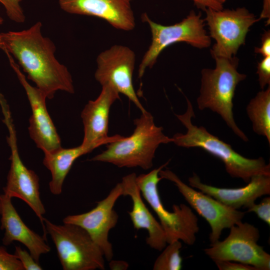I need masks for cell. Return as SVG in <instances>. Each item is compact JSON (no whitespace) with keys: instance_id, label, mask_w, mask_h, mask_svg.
<instances>
[{"instance_id":"cell-8","label":"cell","mask_w":270,"mask_h":270,"mask_svg":"<svg viewBox=\"0 0 270 270\" xmlns=\"http://www.w3.org/2000/svg\"><path fill=\"white\" fill-rule=\"evenodd\" d=\"M204 20L214 40L210 54L213 58H231L236 56L239 48L244 44L250 27L260 19L244 7L236 9L214 10L207 8Z\"/></svg>"},{"instance_id":"cell-32","label":"cell","mask_w":270,"mask_h":270,"mask_svg":"<svg viewBox=\"0 0 270 270\" xmlns=\"http://www.w3.org/2000/svg\"><path fill=\"white\" fill-rule=\"evenodd\" d=\"M109 266L112 270H126L128 267V264L124 260H110Z\"/></svg>"},{"instance_id":"cell-10","label":"cell","mask_w":270,"mask_h":270,"mask_svg":"<svg viewBox=\"0 0 270 270\" xmlns=\"http://www.w3.org/2000/svg\"><path fill=\"white\" fill-rule=\"evenodd\" d=\"M3 122L8 131L7 141L11 150L10 169L4 194L10 198H18L26 202L35 212L42 224L44 237L46 239V230L42 215L46 210L41 201L40 194L39 178L36 173L24 164L20 156L17 146L15 128L9 108L2 110Z\"/></svg>"},{"instance_id":"cell-17","label":"cell","mask_w":270,"mask_h":270,"mask_svg":"<svg viewBox=\"0 0 270 270\" xmlns=\"http://www.w3.org/2000/svg\"><path fill=\"white\" fill-rule=\"evenodd\" d=\"M189 186L214 198L234 210L246 208L256 200L270 194V175L260 174L252 176L246 185L238 188H222L202 182L195 173L188 179Z\"/></svg>"},{"instance_id":"cell-7","label":"cell","mask_w":270,"mask_h":270,"mask_svg":"<svg viewBox=\"0 0 270 270\" xmlns=\"http://www.w3.org/2000/svg\"><path fill=\"white\" fill-rule=\"evenodd\" d=\"M64 270H104V256L88 233L76 224L57 225L44 218Z\"/></svg>"},{"instance_id":"cell-26","label":"cell","mask_w":270,"mask_h":270,"mask_svg":"<svg viewBox=\"0 0 270 270\" xmlns=\"http://www.w3.org/2000/svg\"><path fill=\"white\" fill-rule=\"evenodd\" d=\"M256 74L262 90H264L266 86H270V56L263 57V58L258 62Z\"/></svg>"},{"instance_id":"cell-31","label":"cell","mask_w":270,"mask_h":270,"mask_svg":"<svg viewBox=\"0 0 270 270\" xmlns=\"http://www.w3.org/2000/svg\"><path fill=\"white\" fill-rule=\"evenodd\" d=\"M260 20L266 18V25H268L270 22V0H263L262 10L261 12Z\"/></svg>"},{"instance_id":"cell-35","label":"cell","mask_w":270,"mask_h":270,"mask_svg":"<svg viewBox=\"0 0 270 270\" xmlns=\"http://www.w3.org/2000/svg\"><path fill=\"white\" fill-rule=\"evenodd\" d=\"M129 0L130 2V1H132V0Z\"/></svg>"},{"instance_id":"cell-14","label":"cell","mask_w":270,"mask_h":270,"mask_svg":"<svg viewBox=\"0 0 270 270\" xmlns=\"http://www.w3.org/2000/svg\"><path fill=\"white\" fill-rule=\"evenodd\" d=\"M4 53L26 92L30 106L32 114L28 128L30 137L44 153L61 148L60 138L46 108V97L38 88L30 84L12 56L7 52Z\"/></svg>"},{"instance_id":"cell-21","label":"cell","mask_w":270,"mask_h":270,"mask_svg":"<svg viewBox=\"0 0 270 270\" xmlns=\"http://www.w3.org/2000/svg\"><path fill=\"white\" fill-rule=\"evenodd\" d=\"M246 111L254 132L264 136L270 144V86L250 100Z\"/></svg>"},{"instance_id":"cell-18","label":"cell","mask_w":270,"mask_h":270,"mask_svg":"<svg viewBox=\"0 0 270 270\" xmlns=\"http://www.w3.org/2000/svg\"><path fill=\"white\" fill-rule=\"evenodd\" d=\"M11 199L4 194L0 195V228L4 230L2 243L5 246L10 244L14 241L22 243L39 263L40 256L48 252L50 248L46 242V239L44 236L32 231L24 222Z\"/></svg>"},{"instance_id":"cell-3","label":"cell","mask_w":270,"mask_h":270,"mask_svg":"<svg viewBox=\"0 0 270 270\" xmlns=\"http://www.w3.org/2000/svg\"><path fill=\"white\" fill-rule=\"evenodd\" d=\"M134 124L135 128L130 136H122L110 142L105 150L90 160L110 163L119 168H152L158 148L172 142V139L164 134L162 127L155 124L148 111L142 112Z\"/></svg>"},{"instance_id":"cell-30","label":"cell","mask_w":270,"mask_h":270,"mask_svg":"<svg viewBox=\"0 0 270 270\" xmlns=\"http://www.w3.org/2000/svg\"><path fill=\"white\" fill-rule=\"evenodd\" d=\"M194 4L199 9L205 10L207 8L221 10L224 8L223 4L216 0H192Z\"/></svg>"},{"instance_id":"cell-33","label":"cell","mask_w":270,"mask_h":270,"mask_svg":"<svg viewBox=\"0 0 270 270\" xmlns=\"http://www.w3.org/2000/svg\"><path fill=\"white\" fill-rule=\"evenodd\" d=\"M216 2H218L223 4L224 2H225L226 0H216Z\"/></svg>"},{"instance_id":"cell-6","label":"cell","mask_w":270,"mask_h":270,"mask_svg":"<svg viewBox=\"0 0 270 270\" xmlns=\"http://www.w3.org/2000/svg\"><path fill=\"white\" fill-rule=\"evenodd\" d=\"M143 22L148 24L152 34V42L145 52L138 70L141 78L148 68H152L160 54L168 46L177 42H186L198 48H204L211 44V38L204 28V20L201 12L192 10L182 21L164 26L152 20L146 14L142 15Z\"/></svg>"},{"instance_id":"cell-29","label":"cell","mask_w":270,"mask_h":270,"mask_svg":"<svg viewBox=\"0 0 270 270\" xmlns=\"http://www.w3.org/2000/svg\"><path fill=\"white\" fill-rule=\"evenodd\" d=\"M261 46L255 47L254 52L260 54L263 57L270 56V30H265L262 36Z\"/></svg>"},{"instance_id":"cell-12","label":"cell","mask_w":270,"mask_h":270,"mask_svg":"<svg viewBox=\"0 0 270 270\" xmlns=\"http://www.w3.org/2000/svg\"><path fill=\"white\" fill-rule=\"evenodd\" d=\"M136 58L135 53L130 48L114 45L98 55L94 78L102 86L108 85L124 95L143 112L146 110L141 104L132 82Z\"/></svg>"},{"instance_id":"cell-23","label":"cell","mask_w":270,"mask_h":270,"mask_svg":"<svg viewBox=\"0 0 270 270\" xmlns=\"http://www.w3.org/2000/svg\"><path fill=\"white\" fill-rule=\"evenodd\" d=\"M22 0H0L8 18L16 23L24 22L26 16L21 6Z\"/></svg>"},{"instance_id":"cell-25","label":"cell","mask_w":270,"mask_h":270,"mask_svg":"<svg viewBox=\"0 0 270 270\" xmlns=\"http://www.w3.org/2000/svg\"><path fill=\"white\" fill-rule=\"evenodd\" d=\"M247 212H252L256 214L258 218L270 225V197L266 196L258 204L255 202L246 208Z\"/></svg>"},{"instance_id":"cell-2","label":"cell","mask_w":270,"mask_h":270,"mask_svg":"<svg viewBox=\"0 0 270 270\" xmlns=\"http://www.w3.org/2000/svg\"><path fill=\"white\" fill-rule=\"evenodd\" d=\"M187 108L182 114H175L186 129L185 134L176 133L172 138V142L178 146L200 148L218 158L224 163L226 172L232 178L242 179L246 183L256 175H270V164L262 157L246 158L238 153L232 146L209 132L202 126L192 124L196 117L192 104L185 96Z\"/></svg>"},{"instance_id":"cell-11","label":"cell","mask_w":270,"mask_h":270,"mask_svg":"<svg viewBox=\"0 0 270 270\" xmlns=\"http://www.w3.org/2000/svg\"><path fill=\"white\" fill-rule=\"evenodd\" d=\"M159 176L172 182L185 200L210 224L211 244L220 240L222 232L242 221L245 213L221 203L210 196L197 191L184 182L173 172L162 169Z\"/></svg>"},{"instance_id":"cell-5","label":"cell","mask_w":270,"mask_h":270,"mask_svg":"<svg viewBox=\"0 0 270 270\" xmlns=\"http://www.w3.org/2000/svg\"><path fill=\"white\" fill-rule=\"evenodd\" d=\"M169 162L148 174L136 176V182L141 194L159 218L167 244L178 240L186 244L192 245L200 229L197 216L190 207L184 204H174L173 211H168L164 206L159 194L158 184L162 179L159 172Z\"/></svg>"},{"instance_id":"cell-22","label":"cell","mask_w":270,"mask_h":270,"mask_svg":"<svg viewBox=\"0 0 270 270\" xmlns=\"http://www.w3.org/2000/svg\"><path fill=\"white\" fill-rule=\"evenodd\" d=\"M182 244L180 240L168 244L156 260L154 270H180L182 267V258L180 254Z\"/></svg>"},{"instance_id":"cell-1","label":"cell","mask_w":270,"mask_h":270,"mask_svg":"<svg viewBox=\"0 0 270 270\" xmlns=\"http://www.w3.org/2000/svg\"><path fill=\"white\" fill-rule=\"evenodd\" d=\"M42 27L37 22L26 30L0 33V48L14 56L46 99L52 98L58 90L74 94L72 75L56 59V46L43 36Z\"/></svg>"},{"instance_id":"cell-15","label":"cell","mask_w":270,"mask_h":270,"mask_svg":"<svg viewBox=\"0 0 270 270\" xmlns=\"http://www.w3.org/2000/svg\"><path fill=\"white\" fill-rule=\"evenodd\" d=\"M102 86L98 97L94 100H89L81 113L84 130L81 144L88 153L122 136L118 134L108 136L110 109L112 104L120 98V94L108 85Z\"/></svg>"},{"instance_id":"cell-9","label":"cell","mask_w":270,"mask_h":270,"mask_svg":"<svg viewBox=\"0 0 270 270\" xmlns=\"http://www.w3.org/2000/svg\"><path fill=\"white\" fill-rule=\"evenodd\" d=\"M228 236L204 250L213 261L229 260L252 266L257 270L270 269V255L258 243V228L242 221L230 228Z\"/></svg>"},{"instance_id":"cell-28","label":"cell","mask_w":270,"mask_h":270,"mask_svg":"<svg viewBox=\"0 0 270 270\" xmlns=\"http://www.w3.org/2000/svg\"><path fill=\"white\" fill-rule=\"evenodd\" d=\"M214 262L220 270H257L252 266L236 262L217 260Z\"/></svg>"},{"instance_id":"cell-16","label":"cell","mask_w":270,"mask_h":270,"mask_svg":"<svg viewBox=\"0 0 270 270\" xmlns=\"http://www.w3.org/2000/svg\"><path fill=\"white\" fill-rule=\"evenodd\" d=\"M58 4L68 13L97 17L118 30L130 31L136 26L128 0H58Z\"/></svg>"},{"instance_id":"cell-19","label":"cell","mask_w":270,"mask_h":270,"mask_svg":"<svg viewBox=\"0 0 270 270\" xmlns=\"http://www.w3.org/2000/svg\"><path fill=\"white\" fill-rule=\"evenodd\" d=\"M136 177V174L133 172L124 176L120 182L122 196H130L132 202V209L128 213L134 228L145 229L148 232L147 244L153 249L162 251L167 244L164 232L144 204Z\"/></svg>"},{"instance_id":"cell-27","label":"cell","mask_w":270,"mask_h":270,"mask_svg":"<svg viewBox=\"0 0 270 270\" xmlns=\"http://www.w3.org/2000/svg\"><path fill=\"white\" fill-rule=\"evenodd\" d=\"M20 260L24 270H42V268L37 262L30 253L22 249L20 246H16L14 254Z\"/></svg>"},{"instance_id":"cell-20","label":"cell","mask_w":270,"mask_h":270,"mask_svg":"<svg viewBox=\"0 0 270 270\" xmlns=\"http://www.w3.org/2000/svg\"><path fill=\"white\" fill-rule=\"evenodd\" d=\"M88 153L82 144L72 148L61 147L52 152L44 153L43 164L52 174L49 188L52 194L58 195L62 193L64 182L74 162Z\"/></svg>"},{"instance_id":"cell-24","label":"cell","mask_w":270,"mask_h":270,"mask_svg":"<svg viewBox=\"0 0 270 270\" xmlns=\"http://www.w3.org/2000/svg\"><path fill=\"white\" fill-rule=\"evenodd\" d=\"M20 260L14 254L8 253L6 248L0 246V270H24Z\"/></svg>"},{"instance_id":"cell-4","label":"cell","mask_w":270,"mask_h":270,"mask_svg":"<svg viewBox=\"0 0 270 270\" xmlns=\"http://www.w3.org/2000/svg\"><path fill=\"white\" fill-rule=\"evenodd\" d=\"M214 68L201 71L200 94L196 99L200 110L210 109L218 114L234 133L244 142L248 138L238 126L233 113V99L237 85L246 75L238 70L239 59L216 57Z\"/></svg>"},{"instance_id":"cell-34","label":"cell","mask_w":270,"mask_h":270,"mask_svg":"<svg viewBox=\"0 0 270 270\" xmlns=\"http://www.w3.org/2000/svg\"><path fill=\"white\" fill-rule=\"evenodd\" d=\"M4 22L3 18L0 16V25L2 24Z\"/></svg>"},{"instance_id":"cell-13","label":"cell","mask_w":270,"mask_h":270,"mask_svg":"<svg viewBox=\"0 0 270 270\" xmlns=\"http://www.w3.org/2000/svg\"><path fill=\"white\" fill-rule=\"evenodd\" d=\"M122 196L121 184L118 183L104 198L97 202L96 206L92 210L82 214L68 216L63 220L64 223L76 224L84 229L100 248L108 261L112 260L114 256L108 234L115 227L118 218L114 206Z\"/></svg>"}]
</instances>
